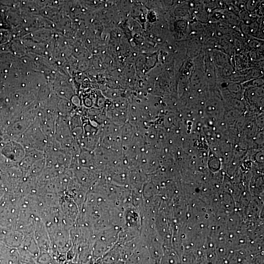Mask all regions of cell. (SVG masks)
<instances>
[{"instance_id":"cell-2","label":"cell","mask_w":264,"mask_h":264,"mask_svg":"<svg viewBox=\"0 0 264 264\" xmlns=\"http://www.w3.org/2000/svg\"><path fill=\"white\" fill-rule=\"evenodd\" d=\"M20 259L17 248L7 245L0 241V264H20Z\"/></svg>"},{"instance_id":"cell-3","label":"cell","mask_w":264,"mask_h":264,"mask_svg":"<svg viewBox=\"0 0 264 264\" xmlns=\"http://www.w3.org/2000/svg\"><path fill=\"white\" fill-rule=\"evenodd\" d=\"M23 240V235L21 231L14 229L8 231L2 242L10 247L18 248L21 245Z\"/></svg>"},{"instance_id":"cell-1","label":"cell","mask_w":264,"mask_h":264,"mask_svg":"<svg viewBox=\"0 0 264 264\" xmlns=\"http://www.w3.org/2000/svg\"><path fill=\"white\" fill-rule=\"evenodd\" d=\"M9 195H3L0 200V225L9 230L15 229L19 216L20 203Z\"/></svg>"}]
</instances>
